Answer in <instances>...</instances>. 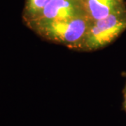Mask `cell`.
Returning a JSON list of instances; mask_svg holds the SVG:
<instances>
[{
	"label": "cell",
	"instance_id": "2",
	"mask_svg": "<svg viewBox=\"0 0 126 126\" xmlns=\"http://www.w3.org/2000/svg\"><path fill=\"white\" fill-rule=\"evenodd\" d=\"M126 30V8H124L106 18L91 22L79 50L90 52L103 48Z\"/></svg>",
	"mask_w": 126,
	"mask_h": 126
},
{
	"label": "cell",
	"instance_id": "1",
	"mask_svg": "<svg viewBox=\"0 0 126 126\" xmlns=\"http://www.w3.org/2000/svg\"><path fill=\"white\" fill-rule=\"evenodd\" d=\"M91 21L87 16L64 20H34L28 26L44 39L79 50Z\"/></svg>",
	"mask_w": 126,
	"mask_h": 126
},
{
	"label": "cell",
	"instance_id": "6",
	"mask_svg": "<svg viewBox=\"0 0 126 126\" xmlns=\"http://www.w3.org/2000/svg\"><path fill=\"white\" fill-rule=\"evenodd\" d=\"M123 108L126 113V83L124 90H123Z\"/></svg>",
	"mask_w": 126,
	"mask_h": 126
},
{
	"label": "cell",
	"instance_id": "4",
	"mask_svg": "<svg viewBox=\"0 0 126 126\" xmlns=\"http://www.w3.org/2000/svg\"><path fill=\"white\" fill-rule=\"evenodd\" d=\"M82 3L91 22L106 18L126 8L123 0H83Z\"/></svg>",
	"mask_w": 126,
	"mask_h": 126
},
{
	"label": "cell",
	"instance_id": "3",
	"mask_svg": "<svg viewBox=\"0 0 126 126\" xmlns=\"http://www.w3.org/2000/svg\"><path fill=\"white\" fill-rule=\"evenodd\" d=\"M83 16H87L82 1L78 0H50L40 14L29 22L34 20H64Z\"/></svg>",
	"mask_w": 126,
	"mask_h": 126
},
{
	"label": "cell",
	"instance_id": "7",
	"mask_svg": "<svg viewBox=\"0 0 126 126\" xmlns=\"http://www.w3.org/2000/svg\"><path fill=\"white\" fill-rule=\"evenodd\" d=\"M78 1H83V0H78Z\"/></svg>",
	"mask_w": 126,
	"mask_h": 126
},
{
	"label": "cell",
	"instance_id": "5",
	"mask_svg": "<svg viewBox=\"0 0 126 126\" xmlns=\"http://www.w3.org/2000/svg\"><path fill=\"white\" fill-rule=\"evenodd\" d=\"M50 0H27L23 18L25 23L32 20L42 11Z\"/></svg>",
	"mask_w": 126,
	"mask_h": 126
}]
</instances>
